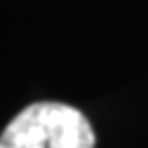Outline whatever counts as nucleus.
Here are the masks:
<instances>
[{
    "mask_svg": "<svg viewBox=\"0 0 148 148\" xmlns=\"http://www.w3.org/2000/svg\"><path fill=\"white\" fill-rule=\"evenodd\" d=\"M94 143L85 113L61 101L26 106L0 134V148H94Z\"/></svg>",
    "mask_w": 148,
    "mask_h": 148,
    "instance_id": "1",
    "label": "nucleus"
}]
</instances>
